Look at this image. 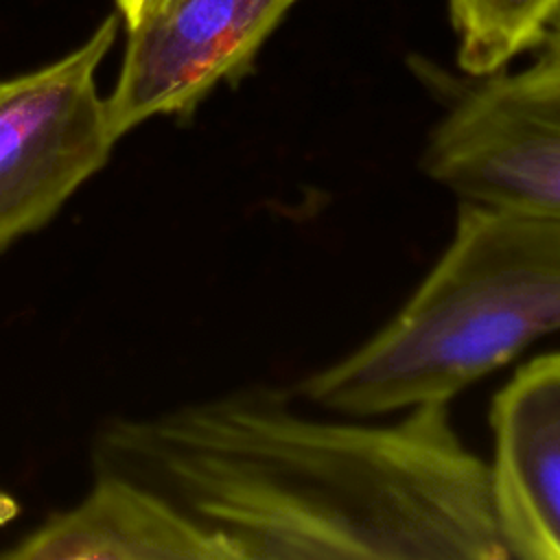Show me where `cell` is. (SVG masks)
<instances>
[{"instance_id":"obj_2","label":"cell","mask_w":560,"mask_h":560,"mask_svg":"<svg viewBox=\"0 0 560 560\" xmlns=\"http://www.w3.org/2000/svg\"><path fill=\"white\" fill-rule=\"evenodd\" d=\"M560 332V219L457 201L451 238L370 337L293 396L326 413L396 416L448 402Z\"/></svg>"},{"instance_id":"obj_1","label":"cell","mask_w":560,"mask_h":560,"mask_svg":"<svg viewBox=\"0 0 560 560\" xmlns=\"http://www.w3.org/2000/svg\"><path fill=\"white\" fill-rule=\"evenodd\" d=\"M249 385L96 435V468L162 492L232 560H508L488 462L448 402L396 420L315 416Z\"/></svg>"},{"instance_id":"obj_4","label":"cell","mask_w":560,"mask_h":560,"mask_svg":"<svg viewBox=\"0 0 560 560\" xmlns=\"http://www.w3.org/2000/svg\"><path fill=\"white\" fill-rule=\"evenodd\" d=\"M105 18L72 52L0 81V252L44 228L116 144L96 70L116 42Z\"/></svg>"},{"instance_id":"obj_6","label":"cell","mask_w":560,"mask_h":560,"mask_svg":"<svg viewBox=\"0 0 560 560\" xmlns=\"http://www.w3.org/2000/svg\"><path fill=\"white\" fill-rule=\"evenodd\" d=\"M492 510L508 560H560V352L523 363L490 402Z\"/></svg>"},{"instance_id":"obj_8","label":"cell","mask_w":560,"mask_h":560,"mask_svg":"<svg viewBox=\"0 0 560 560\" xmlns=\"http://www.w3.org/2000/svg\"><path fill=\"white\" fill-rule=\"evenodd\" d=\"M457 66L470 79L508 68L560 20V0H448Z\"/></svg>"},{"instance_id":"obj_7","label":"cell","mask_w":560,"mask_h":560,"mask_svg":"<svg viewBox=\"0 0 560 560\" xmlns=\"http://www.w3.org/2000/svg\"><path fill=\"white\" fill-rule=\"evenodd\" d=\"M4 560H232L225 542L162 492L96 468L83 501L0 551Z\"/></svg>"},{"instance_id":"obj_5","label":"cell","mask_w":560,"mask_h":560,"mask_svg":"<svg viewBox=\"0 0 560 560\" xmlns=\"http://www.w3.org/2000/svg\"><path fill=\"white\" fill-rule=\"evenodd\" d=\"M298 0H173L127 28L105 98L114 138L155 116L188 118L221 83L238 81Z\"/></svg>"},{"instance_id":"obj_9","label":"cell","mask_w":560,"mask_h":560,"mask_svg":"<svg viewBox=\"0 0 560 560\" xmlns=\"http://www.w3.org/2000/svg\"><path fill=\"white\" fill-rule=\"evenodd\" d=\"M171 2L173 0H116V9L125 28H129L140 20L166 9Z\"/></svg>"},{"instance_id":"obj_3","label":"cell","mask_w":560,"mask_h":560,"mask_svg":"<svg viewBox=\"0 0 560 560\" xmlns=\"http://www.w3.org/2000/svg\"><path fill=\"white\" fill-rule=\"evenodd\" d=\"M518 70L472 79L431 125L422 175L455 201L560 219V20Z\"/></svg>"}]
</instances>
